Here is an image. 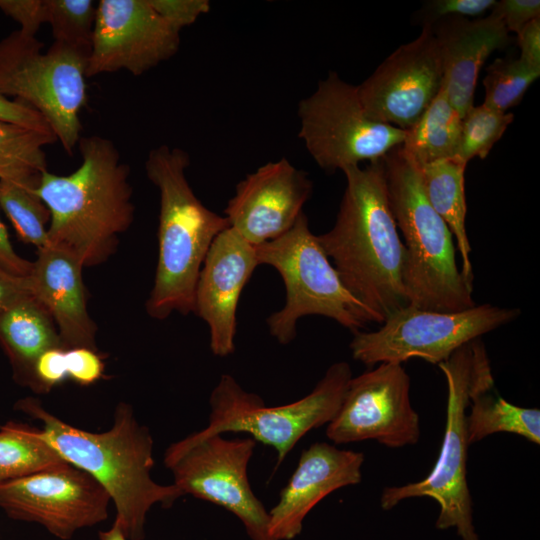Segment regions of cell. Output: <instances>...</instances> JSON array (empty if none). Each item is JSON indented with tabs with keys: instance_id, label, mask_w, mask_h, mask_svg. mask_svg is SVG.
Segmentation results:
<instances>
[{
	"instance_id": "obj_36",
	"label": "cell",
	"mask_w": 540,
	"mask_h": 540,
	"mask_svg": "<svg viewBox=\"0 0 540 540\" xmlns=\"http://www.w3.org/2000/svg\"><path fill=\"white\" fill-rule=\"evenodd\" d=\"M68 377L82 385L97 381L103 374L104 364L97 351L71 348L65 351Z\"/></svg>"
},
{
	"instance_id": "obj_41",
	"label": "cell",
	"mask_w": 540,
	"mask_h": 540,
	"mask_svg": "<svg viewBox=\"0 0 540 540\" xmlns=\"http://www.w3.org/2000/svg\"><path fill=\"white\" fill-rule=\"evenodd\" d=\"M0 266L5 270L26 277L29 275L32 262L19 256L13 249L5 225L0 219Z\"/></svg>"
},
{
	"instance_id": "obj_15",
	"label": "cell",
	"mask_w": 540,
	"mask_h": 540,
	"mask_svg": "<svg viewBox=\"0 0 540 540\" xmlns=\"http://www.w3.org/2000/svg\"><path fill=\"white\" fill-rule=\"evenodd\" d=\"M180 32L149 0H101L89 55L87 78L127 70L140 76L176 54Z\"/></svg>"
},
{
	"instance_id": "obj_25",
	"label": "cell",
	"mask_w": 540,
	"mask_h": 540,
	"mask_svg": "<svg viewBox=\"0 0 540 540\" xmlns=\"http://www.w3.org/2000/svg\"><path fill=\"white\" fill-rule=\"evenodd\" d=\"M491 390L474 395L467 414L469 444L495 433H511L540 444V411L514 405Z\"/></svg>"
},
{
	"instance_id": "obj_5",
	"label": "cell",
	"mask_w": 540,
	"mask_h": 540,
	"mask_svg": "<svg viewBox=\"0 0 540 540\" xmlns=\"http://www.w3.org/2000/svg\"><path fill=\"white\" fill-rule=\"evenodd\" d=\"M382 163L389 205L405 241L407 304L439 312L475 306L473 282L457 266L453 235L428 201L419 167L401 145Z\"/></svg>"
},
{
	"instance_id": "obj_31",
	"label": "cell",
	"mask_w": 540,
	"mask_h": 540,
	"mask_svg": "<svg viewBox=\"0 0 540 540\" xmlns=\"http://www.w3.org/2000/svg\"><path fill=\"white\" fill-rule=\"evenodd\" d=\"M54 41L91 48L97 4L91 0H46Z\"/></svg>"
},
{
	"instance_id": "obj_40",
	"label": "cell",
	"mask_w": 540,
	"mask_h": 540,
	"mask_svg": "<svg viewBox=\"0 0 540 540\" xmlns=\"http://www.w3.org/2000/svg\"><path fill=\"white\" fill-rule=\"evenodd\" d=\"M517 44L520 49V59L540 68V19L525 25L517 34Z\"/></svg>"
},
{
	"instance_id": "obj_29",
	"label": "cell",
	"mask_w": 540,
	"mask_h": 540,
	"mask_svg": "<svg viewBox=\"0 0 540 540\" xmlns=\"http://www.w3.org/2000/svg\"><path fill=\"white\" fill-rule=\"evenodd\" d=\"M540 76L536 68L522 59L497 58L487 68L483 79L485 98L483 104L507 113L518 105L528 88Z\"/></svg>"
},
{
	"instance_id": "obj_10",
	"label": "cell",
	"mask_w": 540,
	"mask_h": 540,
	"mask_svg": "<svg viewBox=\"0 0 540 540\" xmlns=\"http://www.w3.org/2000/svg\"><path fill=\"white\" fill-rule=\"evenodd\" d=\"M518 308L475 305L454 312L405 306L389 315L372 332H357L350 343L352 356L367 366L402 364L413 358L439 365L455 351L482 335L515 320Z\"/></svg>"
},
{
	"instance_id": "obj_20",
	"label": "cell",
	"mask_w": 540,
	"mask_h": 540,
	"mask_svg": "<svg viewBox=\"0 0 540 540\" xmlns=\"http://www.w3.org/2000/svg\"><path fill=\"white\" fill-rule=\"evenodd\" d=\"M426 25L436 39L442 89L463 118L474 106L480 69L493 51L508 44L509 33L492 12L482 18L447 17Z\"/></svg>"
},
{
	"instance_id": "obj_6",
	"label": "cell",
	"mask_w": 540,
	"mask_h": 540,
	"mask_svg": "<svg viewBox=\"0 0 540 540\" xmlns=\"http://www.w3.org/2000/svg\"><path fill=\"white\" fill-rule=\"evenodd\" d=\"M448 389L446 422L438 458L429 474L417 482L383 489L380 504L389 510L401 501L428 497L439 506L436 528H453L461 540H480L473 523L472 499L467 483V409L471 398L492 390L494 379L480 338L455 351L440 363Z\"/></svg>"
},
{
	"instance_id": "obj_13",
	"label": "cell",
	"mask_w": 540,
	"mask_h": 540,
	"mask_svg": "<svg viewBox=\"0 0 540 540\" xmlns=\"http://www.w3.org/2000/svg\"><path fill=\"white\" fill-rule=\"evenodd\" d=\"M326 436L336 444L375 440L389 448L420 438L418 413L410 400V378L398 363H380L352 377Z\"/></svg>"
},
{
	"instance_id": "obj_34",
	"label": "cell",
	"mask_w": 540,
	"mask_h": 540,
	"mask_svg": "<svg viewBox=\"0 0 540 540\" xmlns=\"http://www.w3.org/2000/svg\"><path fill=\"white\" fill-rule=\"evenodd\" d=\"M495 0H434L423 8L426 24L447 17H478L492 10Z\"/></svg>"
},
{
	"instance_id": "obj_39",
	"label": "cell",
	"mask_w": 540,
	"mask_h": 540,
	"mask_svg": "<svg viewBox=\"0 0 540 540\" xmlns=\"http://www.w3.org/2000/svg\"><path fill=\"white\" fill-rule=\"evenodd\" d=\"M28 294H31L28 277L15 275L0 266V315Z\"/></svg>"
},
{
	"instance_id": "obj_2",
	"label": "cell",
	"mask_w": 540,
	"mask_h": 540,
	"mask_svg": "<svg viewBox=\"0 0 540 540\" xmlns=\"http://www.w3.org/2000/svg\"><path fill=\"white\" fill-rule=\"evenodd\" d=\"M15 408L42 422L40 435L49 446L107 491L116 508L114 524L127 540L143 539L152 506L168 507L183 496L174 484L161 485L153 480V439L129 404L119 403L112 427L100 433L62 421L35 398L19 400Z\"/></svg>"
},
{
	"instance_id": "obj_18",
	"label": "cell",
	"mask_w": 540,
	"mask_h": 540,
	"mask_svg": "<svg viewBox=\"0 0 540 540\" xmlns=\"http://www.w3.org/2000/svg\"><path fill=\"white\" fill-rule=\"evenodd\" d=\"M254 246L229 227L211 244L201 266L194 295V312L210 330L216 356L234 352L236 312L241 292L258 266Z\"/></svg>"
},
{
	"instance_id": "obj_22",
	"label": "cell",
	"mask_w": 540,
	"mask_h": 540,
	"mask_svg": "<svg viewBox=\"0 0 540 540\" xmlns=\"http://www.w3.org/2000/svg\"><path fill=\"white\" fill-rule=\"evenodd\" d=\"M0 345L15 381L33 392L46 393L36 376L37 360L47 350L65 348L53 319L32 294L20 298L0 315Z\"/></svg>"
},
{
	"instance_id": "obj_11",
	"label": "cell",
	"mask_w": 540,
	"mask_h": 540,
	"mask_svg": "<svg viewBox=\"0 0 540 540\" xmlns=\"http://www.w3.org/2000/svg\"><path fill=\"white\" fill-rule=\"evenodd\" d=\"M299 137L319 167L328 172L374 162L403 144L406 131L370 118L357 86L336 72L319 81L298 105Z\"/></svg>"
},
{
	"instance_id": "obj_33",
	"label": "cell",
	"mask_w": 540,
	"mask_h": 540,
	"mask_svg": "<svg viewBox=\"0 0 540 540\" xmlns=\"http://www.w3.org/2000/svg\"><path fill=\"white\" fill-rule=\"evenodd\" d=\"M0 10L19 23V31L27 36L35 37L47 23L46 0H0Z\"/></svg>"
},
{
	"instance_id": "obj_23",
	"label": "cell",
	"mask_w": 540,
	"mask_h": 540,
	"mask_svg": "<svg viewBox=\"0 0 540 540\" xmlns=\"http://www.w3.org/2000/svg\"><path fill=\"white\" fill-rule=\"evenodd\" d=\"M465 164L443 159L419 167L428 201L456 239L461 272L473 282L471 247L466 232Z\"/></svg>"
},
{
	"instance_id": "obj_27",
	"label": "cell",
	"mask_w": 540,
	"mask_h": 540,
	"mask_svg": "<svg viewBox=\"0 0 540 540\" xmlns=\"http://www.w3.org/2000/svg\"><path fill=\"white\" fill-rule=\"evenodd\" d=\"M55 141L53 133L0 122V179H38L47 169L44 147Z\"/></svg>"
},
{
	"instance_id": "obj_12",
	"label": "cell",
	"mask_w": 540,
	"mask_h": 540,
	"mask_svg": "<svg viewBox=\"0 0 540 540\" xmlns=\"http://www.w3.org/2000/svg\"><path fill=\"white\" fill-rule=\"evenodd\" d=\"M256 441L225 439L202 430L171 444L164 464L183 495L219 505L233 513L252 540H273L269 511L256 497L248 479V464Z\"/></svg>"
},
{
	"instance_id": "obj_35",
	"label": "cell",
	"mask_w": 540,
	"mask_h": 540,
	"mask_svg": "<svg viewBox=\"0 0 540 540\" xmlns=\"http://www.w3.org/2000/svg\"><path fill=\"white\" fill-rule=\"evenodd\" d=\"M503 23L507 32L518 34L529 22L540 19L539 0L496 1L491 10Z\"/></svg>"
},
{
	"instance_id": "obj_17",
	"label": "cell",
	"mask_w": 540,
	"mask_h": 540,
	"mask_svg": "<svg viewBox=\"0 0 540 540\" xmlns=\"http://www.w3.org/2000/svg\"><path fill=\"white\" fill-rule=\"evenodd\" d=\"M312 181L286 158L268 162L241 180L224 210L230 227L257 246L286 233L303 213Z\"/></svg>"
},
{
	"instance_id": "obj_26",
	"label": "cell",
	"mask_w": 540,
	"mask_h": 540,
	"mask_svg": "<svg viewBox=\"0 0 540 540\" xmlns=\"http://www.w3.org/2000/svg\"><path fill=\"white\" fill-rule=\"evenodd\" d=\"M64 462L41 437L40 429L15 422L0 427V484Z\"/></svg>"
},
{
	"instance_id": "obj_8",
	"label": "cell",
	"mask_w": 540,
	"mask_h": 540,
	"mask_svg": "<svg viewBox=\"0 0 540 540\" xmlns=\"http://www.w3.org/2000/svg\"><path fill=\"white\" fill-rule=\"evenodd\" d=\"M43 46L19 30L0 40V93L39 112L72 155L81 138L91 48L54 41L43 53Z\"/></svg>"
},
{
	"instance_id": "obj_9",
	"label": "cell",
	"mask_w": 540,
	"mask_h": 540,
	"mask_svg": "<svg viewBox=\"0 0 540 540\" xmlns=\"http://www.w3.org/2000/svg\"><path fill=\"white\" fill-rule=\"evenodd\" d=\"M351 378L347 362L334 363L308 395L268 407L261 397L245 391L231 375L223 374L211 393L209 424L202 431L247 433L256 442L275 449L278 467L306 433L334 418Z\"/></svg>"
},
{
	"instance_id": "obj_42",
	"label": "cell",
	"mask_w": 540,
	"mask_h": 540,
	"mask_svg": "<svg viewBox=\"0 0 540 540\" xmlns=\"http://www.w3.org/2000/svg\"><path fill=\"white\" fill-rule=\"evenodd\" d=\"M100 540H127L120 528L113 523L111 529L99 533Z\"/></svg>"
},
{
	"instance_id": "obj_38",
	"label": "cell",
	"mask_w": 540,
	"mask_h": 540,
	"mask_svg": "<svg viewBox=\"0 0 540 540\" xmlns=\"http://www.w3.org/2000/svg\"><path fill=\"white\" fill-rule=\"evenodd\" d=\"M65 351L61 348L50 349L37 360L36 376L46 392L68 377Z\"/></svg>"
},
{
	"instance_id": "obj_7",
	"label": "cell",
	"mask_w": 540,
	"mask_h": 540,
	"mask_svg": "<svg viewBox=\"0 0 540 540\" xmlns=\"http://www.w3.org/2000/svg\"><path fill=\"white\" fill-rule=\"evenodd\" d=\"M254 249L258 264L275 268L284 282L285 304L266 320L279 343L293 341L298 320L307 315L333 319L354 334L370 322L378 323L344 285L304 213L286 233Z\"/></svg>"
},
{
	"instance_id": "obj_32",
	"label": "cell",
	"mask_w": 540,
	"mask_h": 540,
	"mask_svg": "<svg viewBox=\"0 0 540 540\" xmlns=\"http://www.w3.org/2000/svg\"><path fill=\"white\" fill-rule=\"evenodd\" d=\"M149 3L178 32L210 10L208 0H149Z\"/></svg>"
},
{
	"instance_id": "obj_24",
	"label": "cell",
	"mask_w": 540,
	"mask_h": 540,
	"mask_svg": "<svg viewBox=\"0 0 540 540\" xmlns=\"http://www.w3.org/2000/svg\"><path fill=\"white\" fill-rule=\"evenodd\" d=\"M462 117L444 90L432 100L420 118L406 131L401 145L418 167L456 155Z\"/></svg>"
},
{
	"instance_id": "obj_28",
	"label": "cell",
	"mask_w": 540,
	"mask_h": 540,
	"mask_svg": "<svg viewBox=\"0 0 540 540\" xmlns=\"http://www.w3.org/2000/svg\"><path fill=\"white\" fill-rule=\"evenodd\" d=\"M39 179H0V207L19 239L38 249L48 244L47 225L50 222V212L36 193Z\"/></svg>"
},
{
	"instance_id": "obj_16",
	"label": "cell",
	"mask_w": 540,
	"mask_h": 540,
	"mask_svg": "<svg viewBox=\"0 0 540 540\" xmlns=\"http://www.w3.org/2000/svg\"><path fill=\"white\" fill-rule=\"evenodd\" d=\"M442 87L436 39L429 25L399 46L360 85V101L373 120L407 130L424 113Z\"/></svg>"
},
{
	"instance_id": "obj_3",
	"label": "cell",
	"mask_w": 540,
	"mask_h": 540,
	"mask_svg": "<svg viewBox=\"0 0 540 540\" xmlns=\"http://www.w3.org/2000/svg\"><path fill=\"white\" fill-rule=\"evenodd\" d=\"M77 145L80 166L66 176L44 170L36 193L50 212L47 245L71 253L88 267L115 252L135 208L130 169L114 143L93 135L81 136Z\"/></svg>"
},
{
	"instance_id": "obj_1",
	"label": "cell",
	"mask_w": 540,
	"mask_h": 540,
	"mask_svg": "<svg viewBox=\"0 0 540 540\" xmlns=\"http://www.w3.org/2000/svg\"><path fill=\"white\" fill-rule=\"evenodd\" d=\"M343 172L346 188L336 221L317 239L344 285L382 324L408 305L405 247L389 205L382 158Z\"/></svg>"
},
{
	"instance_id": "obj_37",
	"label": "cell",
	"mask_w": 540,
	"mask_h": 540,
	"mask_svg": "<svg viewBox=\"0 0 540 540\" xmlns=\"http://www.w3.org/2000/svg\"><path fill=\"white\" fill-rule=\"evenodd\" d=\"M0 122L53 133L45 118L29 105L0 93ZM54 134V133H53Z\"/></svg>"
},
{
	"instance_id": "obj_30",
	"label": "cell",
	"mask_w": 540,
	"mask_h": 540,
	"mask_svg": "<svg viewBox=\"0 0 540 540\" xmlns=\"http://www.w3.org/2000/svg\"><path fill=\"white\" fill-rule=\"evenodd\" d=\"M513 119V113H503L485 104L471 107L462 118L459 144L453 159L465 165L475 157L485 159Z\"/></svg>"
},
{
	"instance_id": "obj_19",
	"label": "cell",
	"mask_w": 540,
	"mask_h": 540,
	"mask_svg": "<svg viewBox=\"0 0 540 540\" xmlns=\"http://www.w3.org/2000/svg\"><path fill=\"white\" fill-rule=\"evenodd\" d=\"M364 454L326 442L305 449L298 465L269 511V535L273 540H292L307 514L330 493L361 482Z\"/></svg>"
},
{
	"instance_id": "obj_4",
	"label": "cell",
	"mask_w": 540,
	"mask_h": 540,
	"mask_svg": "<svg viewBox=\"0 0 540 540\" xmlns=\"http://www.w3.org/2000/svg\"><path fill=\"white\" fill-rule=\"evenodd\" d=\"M189 164L187 152L167 145L150 150L145 161L146 175L160 194L158 259L146 301L147 313L158 320L194 312L203 261L214 239L230 227L194 194L185 174Z\"/></svg>"
},
{
	"instance_id": "obj_14",
	"label": "cell",
	"mask_w": 540,
	"mask_h": 540,
	"mask_svg": "<svg viewBox=\"0 0 540 540\" xmlns=\"http://www.w3.org/2000/svg\"><path fill=\"white\" fill-rule=\"evenodd\" d=\"M110 502L90 474L68 462L0 484V508L9 517L39 523L63 540L104 521Z\"/></svg>"
},
{
	"instance_id": "obj_21",
	"label": "cell",
	"mask_w": 540,
	"mask_h": 540,
	"mask_svg": "<svg viewBox=\"0 0 540 540\" xmlns=\"http://www.w3.org/2000/svg\"><path fill=\"white\" fill-rule=\"evenodd\" d=\"M83 268L71 253L46 245L38 249L27 277L32 296L53 319L64 348L97 351V327L87 310Z\"/></svg>"
}]
</instances>
